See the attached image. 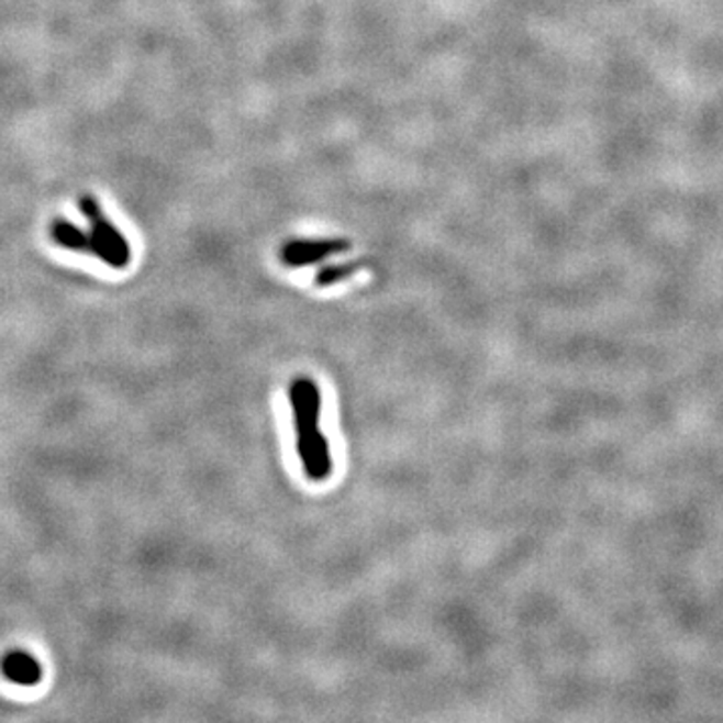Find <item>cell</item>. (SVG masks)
Returning a JSON list of instances; mask_svg holds the SVG:
<instances>
[{
  "label": "cell",
  "instance_id": "cell-1",
  "mask_svg": "<svg viewBox=\"0 0 723 723\" xmlns=\"http://www.w3.org/2000/svg\"><path fill=\"white\" fill-rule=\"evenodd\" d=\"M293 422H296V446L302 460L305 477L322 482L332 475V456L324 432L320 431L322 397L310 378H296L290 386Z\"/></svg>",
  "mask_w": 723,
  "mask_h": 723
},
{
  "label": "cell",
  "instance_id": "cell-2",
  "mask_svg": "<svg viewBox=\"0 0 723 723\" xmlns=\"http://www.w3.org/2000/svg\"><path fill=\"white\" fill-rule=\"evenodd\" d=\"M82 215L91 223V237H93V256L105 262L107 266L115 269H125L131 264V247L125 235L119 232L113 223L107 220L101 203L93 196H82L79 199Z\"/></svg>",
  "mask_w": 723,
  "mask_h": 723
},
{
  "label": "cell",
  "instance_id": "cell-3",
  "mask_svg": "<svg viewBox=\"0 0 723 723\" xmlns=\"http://www.w3.org/2000/svg\"><path fill=\"white\" fill-rule=\"evenodd\" d=\"M351 249V242L346 240H293L283 245L281 262L288 268H303L322 262L334 254H344Z\"/></svg>",
  "mask_w": 723,
  "mask_h": 723
},
{
  "label": "cell",
  "instance_id": "cell-4",
  "mask_svg": "<svg viewBox=\"0 0 723 723\" xmlns=\"http://www.w3.org/2000/svg\"><path fill=\"white\" fill-rule=\"evenodd\" d=\"M0 669H2V676L7 677L9 681L23 686V688L38 686L43 679V665L26 652H11V654L4 655Z\"/></svg>",
  "mask_w": 723,
  "mask_h": 723
},
{
  "label": "cell",
  "instance_id": "cell-5",
  "mask_svg": "<svg viewBox=\"0 0 723 723\" xmlns=\"http://www.w3.org/2000/svg\"><path fill=\"white\" fill-rule=\"evenodd\" d=\"M53 237L57 244L67 247L70 252H82V254H93V237L75 223L67 220H57L53 223Z\"/></svg>",
  "mask_w": 723,
  "mask_h": 723
},
{
  "label": "cell",
  "instance_id": "cell-6",
  "mask_svg": "<svg viewBox=\"0 0 723 723\" xmlns=\"http://www.w3.org/2000/svg\"><path fill=\"white\" fill-rule=\"evenodd\" d=\"M364 264L362 262H351V264H338V266H327V268L320 269L315 274L314 283L318 288H330L336 286L338 281H344L346 278L354 276Z\"/></svg>",
  "mask_w": 723,
  "mask_h": 723
}]
</instances>
